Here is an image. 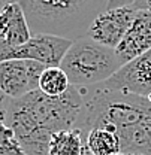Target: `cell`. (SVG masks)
<instances>
[{"mask_svg": "<svg viewBox=\"0 0 151 155\" xmlns=\"http://www.w3.org/2000/svg\"><path fill=\"white\" fill-rule=\"evenodd\" d=\"M84 110V88L72 87L60 97L32 91L8 98L6 124L12 128L26 155H50L51 136L76 128Z\"/></svg>", "mask_w": 151, "mask_h": 155, "instance_id": "6da1fadb", "label": "cell"}, {"mask_svg": "<svg viewBox=\"0 0 151 155\" xmlns=\"http://www.w3.org/2000/svg\"><path fill=\"white\" fill-rule=\"evenodd\" d=\"M93 127L114 130L124 155H151V104L142 96L114 91L100 84L84 88V110L78 122L85 134Z\"/></svg>", "mask_w": 151, "mask_h": 155, "instance_id": "7a4b0ae2", "label": "cell"}, {"mask_svg": "<svg viewBox=\"0 0 151 155\" xmlns=\"http://www.w3.org/2000/svg\"><path fill=\"white\" fill-rule=\"evenodd\" d=\"M18 3L32 35L78 39L85 36L93 19L106 9L108 0H18Z\"/></svg>", "mask_w": 151, "mask_h": 155, "instance_id": "3957f363", "label": "cell"}, {"mask_svg": "<svg viewBox=\"0 0 151 155\" xmlns=\"http://www.w3.org/2000/svg\"><path fill=\"white\" fill-rule=\"evenodd\" d=\"M72 87L90 88L112 78L121 67L115 49L106 48L87 36L78 38L60 63Z\"/></svg>", "mask_w": 151, "mask_h": 155, "instance_id": "277c9868", "label": "cell"}, {"mask_svg": "<svg viewBox=\"0 0 151 155\" xmlns=\"http://www.w3.org/2000/svg\"><path fill=\"white\" fill-rule=\"evenodd\" d=\"M74 40L53 35H32L30 40L18 46L0 42V63L8 60H32L45 67H60V63Z\"/></svg>", "mask_w": 151, "mask_h": 155, "instance_id": "5b68a950", "label": "cell"}, {"mask_svg": "<svg viewBox=\"0 0 151 155\" xmlns=\"http://www.w3.org/2000/svg\"><path fill=\"white\" fill-rule=\"evenodd\" d=\"M46 67L32 60L0 63V91L9 98H19L39 90V79Z\"/></svg>", "mask_w": 151, "mask_h": 155, "instance_id": "8992f818", "label": "cell"}, {"mask_svg": "<svg viewBox=\"0 0 151 155\" xmlns=\"http://www.w3.org/2000/svg\"><path fill=\"white\" fill-rule=\"evenodd\" d=\"M135 15L136 9L132 6L105 9L93 19L85 36L106 48L115 49L127 33Z\"/></svg>", "mask_w": 151, "mask_h": 155, "instance_id": "52a82bcc", "label": "cell"}, {"mask_svg": "<svg viewBox=\"0 0 151 155\" xmlns=\"http://www.w3.org/2000/svg\"><path fill=\"white\" fill-rule=\"evenodd\" d=\"M100 85L114 91L147 97L151 93V49L126 63L112 78Z\"/></svg>", "mask_w": 151, "mask_h": 155, "instance_id": "ba28073f", "label": "cell"}, {"mask_svg": "<svg viewBox=\"0 0 151 155\" xmlns=\"http://www.w3.org/2000/svg\"><path fill=\"white\" fill-rule=\"evenodd\" d=\"M151 49V11H136L135 19L130 24L120 45L115 48L123 66L135 58L141 57Z\"/></svg>", "mask_w": 151, "mask_h": 155, "instance_id": "9c48e42d", "label": "cell"}, {"mask_svg": "<svg viewBox=\"0 0 151 155\" xmlns=\"http://www.w3.org/2000/svg\"><path fill=\"white\" fill-rule=\"evenodd\" d=\"M32 38L27 19L18 2L6 6L0 14V42L9 46H18Z\"/></svg>", "mask_w": 151, "mask_h": 155, "instance_id": "30bf717a", "label": "cell"}, {"mask_svg": "<svg viewBox=\"0 0 151 155\" xmlns=\"http://www.w3.org/2000/svg\"><path fill=\"white\" fill-rule=\"evenodd\" d=\"M87 134L79 128L60 130L51 136L50 155H81L87 145Z\"/></svg>", "mask_w": 151, "mask_h": 155, "instance_id": "8fae6325", "label": "cell"}, {"mask_svg": "<svg viewBox=\"0 0 151 155\" xmlns=\"http://www.w3.org/2000/svg\"><path fill=\"white\" fill-rule=\"evenodd\" d=\"M87 146L94 155L121 154V143L117 133L108 127H93L87 133Z\"/></svg>", "mask_w": 151, "mask_h": 155, "instance_id": "7c38bea8", "label": "cell"}, {"mask_svg": "<svg viewBox=\"0 0 151 155\" xmlns=\"http://www.w3.org/2000/svg\"><path fill=\"white\" fill-rule=\"evenodd\" d=\"M70 88V82L67 75L61 70V67H46L39 79V91L45 96L60 97Z\"/></svg>", "mask_w": 151, "mask_h": 155, "instance_id": "4fadbf2b", "label": "cell"}, {"mask_svg": "<svg viewBox=\"0 0 151 155\" xmlns=\"http://www.w3.org/2000/svg\"><path fill=\"white\" fill-rule=\"evenodd\" d=\"M9 97L0 96V155H26L12 128L6 124V104Z\"/></svg>", "mask_w": 151, "mask_h": 155, "instance_id": "5bb4252c", "label": "cell"}, {"mask_svg": "<svg viewBox=\"0 0 151 155\" xmlns=\"http://www.w3.org/2000/svg\"><path fill=\"white\" fill-rule=\"evenodd\" d=\"M135 0H108L106 9H114V8H124V6H132Z\"/></svg>", "mask_w": 151, "mask_h": 155, "instance_id": "9a60e30c", "label": "cell"}, {"mask_svg": "<svg viewBox=\"0 0 151 155\" xmlns=\"http://www.w3.org/2000/svg\"><path fill=\"white\" fill-rule=\"evenodd\" d=\"M132 8L136 11H151V0H135Z\"/></svg>", "mask_w": 151, "mask_h": 155, "instance_id": "2e32d148", "label": "cell"}, {"mask_svg": "<svg viewBox=\"0 0 151 155\" xmlns=\"http://www.w3.org/2000/svg\"><path fill=\"white\" fill-rule=\"evenodd\" d=\"M15 2H18V0H0V14H2V11H3L6 6H9V5H12V3H15Z\"/></svg>", "mask_w": 151, "mask_h": 155, "instance_id": "e0dca14e", "label": "cell"}, {"mask_svg": "<svg viewBox=\"0 0 151 155\" xmlns=\"http://www.w3.org/2000/svg\"><path fill=\"white\" fill-rule=\"evenodd\" d=\"M81 155H94V154H93V152L88 149V146L85 145V146H84V149H82V154H81Z\"/></svg>", "mask_w": 151, "mask_h": 155, "instance_id": "ac0fdd59", "label": "cell"}, {"mask_svg": "<svg viewBox=\"0 0 151 155\" xmlns=\"http://www.w3.org/2000/svg\"><path fill=\"white\" fill-rule=\"evenodd\" d=\"M145 98H147V100L150 101V104H151V93H150V94H148V96H147V97H145Z\"/></svg>", "mask_w": 151, "mask_h": 155, "instance_id": "d6986e66", "label": "cell"}, {"mask_svg": "<svg viewBox=\"0 0 151 155\" xmlns=\"http://www.w3.org/2000/svg\"><path fill=\"white\" fill-rule=\"evenodd\" d=\"M118 155H124V154H118Z\"/></svg>", "mask_w": 151, "mask_h": 155, "instance_id": "ffe728a7", "label": "cell"}]
</instances>
